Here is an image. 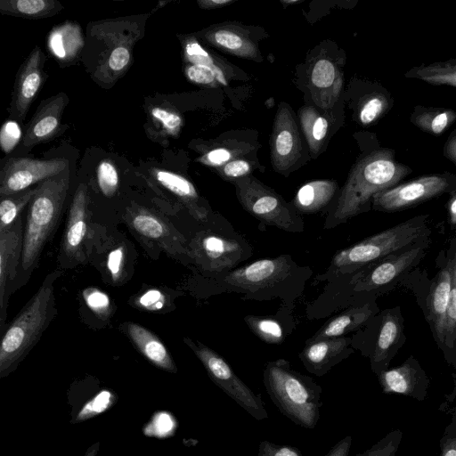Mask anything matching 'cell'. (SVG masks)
<instances>
[{"label": "cell", "instance_id": "6da1fadb", "mask_svg": "<svg viewBox=\"0 0 456 456\" xmlns=\"http://www.w3.org/2000/svg\"><path fill=\"white\" fill-rule=\"evenodd\" d=\"M412 173L395 159L393 149L377 147L358 159L341 191L335 208L324 222L325 229L346 223L372 209L373 197L391 188Z\"/></svg>", "mask_w": 456, "mask_h": 456}, {"label": "cell", "instance_id": "7a4b0ae2", "mask_svg": "<svg viewBox=\"0 0 456 456\" xmlns=\"http://www.w3.org/2000/svg\"><path fill=\"white\" fill-rule=\"evenodd\" d=\"M313 272L299 266L289 255L257 259L226 273L212 277L216 292H236L247 299L280 297L289 305L304 291Z\"/></svg>", "mask_w": 456, "mask_h": 456}, {"label": "cell", "instance_id": "3957f363", "mask_svg": "<svg viewBox=\"0 0 456 456\" xmlns=\"http://www.w3.org/2000/svg\"><path fill=\"white\" fill-rule=\"evenodd\" d=\"M428 215H419L336 252L320 281L351 275L390 254L430 239Z\"/></svg>", "mask_w": 456, "mask_h": 456}, {"label": "cell", "instance_id": "277c9868", "mask_svg": "<svg viewBox=\"0 0 456 456\" xmlns=\"http://www.w3.org/2000/svg\"><path fill=\"white\" fill-rule=\"evenodd\" d=\"M61 270L48 273L30 300L6 329L0 345V377L10 374L41 338L57 314L54 283Z\"/></svg>", "mask_w": 456, "mask_h": 456}, {"label": "cell", "instance_id": "5b68a950", "mask_svg": "<svg viewBox=\"0 0 456 456\" xmlns=\"http://www.w3.org/2000/svg\"><path fill=\"white\" fill-rule=\"evenodd\" d=\"M263 381L281 414L302 428L316 427L322 388L312 378L293 370L287 360L277 359L265 364Z\"/></svg>", "mask_w": 456, "mask_h": 456}, {"label": "cell", "instance_id": "8992f818", "mask_svg": "<svg viewBox=\"0 0 456 456\" xmlns=\"http://www.w3.org/2000/svg\"><path fill=\"white\" fill-rule=\"evenodd\" d=\"M69 183V170L67 168L37 184V192L28 206L24 226L20 265L23 277H29L37 267L45 244L58 224Z\"/></svg>", "mask_w": 456, "mask_h": 456}, {"label": "cell", "instance_id": "52a82bcc", "mask_svg": "<svg viewBox=\"0 0 456 456\" xmlns=\"http://www.w3.org/2000/svg\"><path fill=\"white\" fill-rule=\"evenodd\" d=\"M431 239L390 254L351 274L349 286L353 294L363 301L377 299L401 286L403 279L428 254Z\"/></svg>", "mask_w": 456, "mask_h": 456}, {"label": "cell", "instance_id": "ba28073f", "mask_svg": "<svg viewBox=\"0 0 456 456\" xmlns=\"http://www.w3.org/2000/svg\"><path fill=\"white\" fill-rule=\"evenodd\" d=\"M436 265L437 271L432 278L418 266L403 279L401 286L414 295L440 349L452 287L451 265L446 250L439 252Z\"/></svg>", "mask_w": 456, "mask_h": 456}, {"label": "cell", "instance_id": "9c48e42d", "mask_svg": "<svg viewBox=\"0 0 456 456\" xmlns=\"http://www.w3.org/2000/svg\"><path fill=\"white\" fill-rule=\"evenodd\" d=\"M454 191L455 174L445 171L424 175L377 193L372 200V209L385 213L400 212Z\"/></svg>", "mask_w": 456, "mask_h": 456}, {"label": "cell", "instance_id": "30bf717a", "mask_svg": "<svg viewBox=\"0 0 456 456\" xmlns=\"http://www.w3.org/2000/svg\"><path fill=\"white\" fill-rule=\"evenodd\" d=\"M237 197L243 208L265 225L289 232H302L304 221L292 205L252 179L236 183Z\"/></svg>", "mask_w": 456, "mask_h": 456}, {"label": "cell", "instance_id": "8fae6325", "mask_svg": "<svg viewBox=\"0 0 456 456\" xmlns=\"http://www.w3.org/2000/svg\"><path fill=\"white\" fill-rule=\"evenodd\" d=\"M191 259L212 277L226 273L252 255V248L240 235L204 231L191 244Z\"/></svg>", "mask_w": 456, "mask_h": 456}, {"label": "cell", "instance_id": "7c38bea8", "mask_svg": "<svg viewBox=\"0 0 456 456\" xmlns=\"http://www.w3.org/2000/svg\"><path fill=\"white\" fill-rule=\"evenodd\" d=\"M184 343L203 364L209 379L256 420L268 418L261 395L254 393L233 371L225 359L203 343L184 337Z\"/></svg>", "mask_w": 456, "mask_h": 456}, {"label": "cell", "instance_id": "4fadbf2b", "mask_svg": "<svg viewBox=\"0 0 456 456\" xmlns=\"http://www.w3.org/2000/svg\"><path fill=\"white\" fill-rule=\"evenodd\" d=\"M372 323L375 337L365 356L370 358V369L378 376L388 369L406 341L401 306L380 311L372 318Z\"/></svg>", "mask_w": 456, "mask_h": 456}, {"label": "cell", "instance_id": "5bb4252c", "mask_svg": "<svg viewBox=\"0 0 456 456\" xmlns=\"http://www.w3.org/2000/svg\"><path fill=\"white\" fill-rule=\"evenodd\" d=\"M69 168L66 159L46 160L29 158L9 159L2 168L0 175L1 197L14 194L30 188Z\"/></svg>", "mask_w": 456, "mask_h": 456}, {"label": "cell", "instance_id": "9a60e30c", "mask_svg": "<svg viewBox=\"0 0 456 456\" xmlns=\"http://www.w3.org/2000/svg\"><path fill=\"white\" fill-rule=\"evenodd\" d=\"M301 151V140L292 113L285 103H281L274 119L271 140L273 168L278 172L288 170L299 159Z\"/></svg>", "mask_w": 456, "mask_h": 456}, {"label": "cell", "instance_id": "2e32d148", "mask_svg": "<svg viewBox=\"0 0 456 456\" xmlns=\"http://www.w3.org/2000/svg\"><path fill=\"white\" fill-rule=\"evenodd\" d=\"M24 225L21 216L6 231L0 232V324L7 315L9 289L20 269Z\"/></svg>", "mask_w": 456, "mask_h": 456}, {"label": "cell", "instance_id": "e0dca14e", "mask_svg": "<svg viewBox=\"0 0 456 456\" xmlns=\"http://www.w3.org/2000/svg\"><path fill=\"white\" fill-rule=\"evenodd\" d=\"M385 394H398L424 400L429 379L420 363L410 355L400 366L387 369L378 375Z\"/></svg>", "mask_w": 456, "mask_h": 456}, {"label": "cell", "instance_id": "ac0fdd59", "mask_svg": "<svg viewBox=\"0 0 456 456\" xmlns=\"http://www.w3.org/2000/svg\"><path fill=\"white\" fill-rule=\"evenodd\" d=\"M353 353V338L344 336L305 344L299 358L308 372L322 377Z\"/></svg>", "mask_w": 456, "mask_h": 456}, {"label": "cell", "instance_id": "d6986e66", "mask_svg": "<svg viewBox=\"0 0 456 456\" xmlns=\"http://www.w3.org/2000/svg\"><path fill=\"white\" fill-rule=\"evenodd\" d=\"M379 312L377 299L359 302L328 320L306 340L305 344L326 338L344 337V335L349 332L358 330L366 326Z\"/></svg>", "mask_w": 456, "mask_h": 456}, {"label": "cell", "instance_id": "ffe728a7", "mask_svg": "<svg viewBox=\"0 0 456 456\" xmlns=\"http://www.w3.org/2000/svg\"><path fill=\"white\" fill-rule=\"evenodd\" d=\"M87 232V190L84 183L77 188L69 208L63 235L62 252L70 259L83 260V247Z\"/></svg>", "mask_w": 456, "mask_h": 456}, {"label": "cell", "instance_id": "44dd1931", "mask_svg": "<svg viewBox=\"0 0 456 456\" xmlns=\"http://www.w3.org/2000/svg\"><path fill=\"white\" fill-rule=\"evenodd\" d=\"M43 57L40 49L35 48L23 63L17 77L12 108L14 114L20 119L26 116L30 103L41 86Z\"/></svg>", "mask_w": 456, "mask_h": 456}, {"label": "cell", "instance_id": "7402d4cb", "mask_svg": "<svg viewBox=\"0 0 456 456\" xmlns=\"http://www.w3.org/2000/svg\"><path fill=\"white\" fill-rule=\"evenodd\" d=\"M130 225L137 233L144 238L159 240L167 245L168 250L186 255L191 258L190 249L186 248L184 239L176 232H173L168 224L155 214L140 209L132 214Z\"/></svg>", "mask_w": 456, "mask_h": 456}, {"label": "cell", "instance_id": "603a6c76", "mask_svg": "<svg viewBox=\"0 0 456 456\" xmlns=\"http://www.w3.org/2000/svg\"><path fill=\"white\" fill-rule=\"evenodd\" d=\"M121 329L149 362L161 370L172 373L177 372V368L171 354L153 332L138 323L131 322L123 323Z\"/></svg>", "mask_w": 456, "mask_h": 456}, {"label": "cell", "instance_id": "cb8c5ba5", "mask_svg": "<svg viewBox=\"0 0 456 456\" xmlns=\"http://www.w3.org/2000/svg\"><path fill=\"white\" fill-rule=\"evenodd\" d=\"M67 102L64 94L49 99L39 108L23 138V144L31 147L49 139L57 131Z\"/></svg>", "mask_w": 456, "mask_h": 456}, {"label": "cell", "instance_id": "d4e9b609", "mask_svg": "<svg viewBox=\"0 0 456 456\" xmlns=\"http://www.w3.org/2000/svg\"><path fill=\"white\" fill-rule=\"evenodd\" d=\"M309 80L314 101L322 108L332 106L342 85L335 64L326 58L318 59L311 69Z\"/></svg>", "mask_w": 456, "mask_h": 456}, {"label": "cell", "instance_id": "484cf974", "mask_svg": "<svg viewBox=\"0 0 456 456\" xmlns=\"http://www.w3.org/2000/svg\"><path fill=\"white\" fill-rule=\"evenodd\" d=\"M152 175L162 186L175 194L186 204L190 213L197 220L202 223L208 222L209 209L200 204L198 192L187 178L162 169H154Z\"/></svg>", "mask_w": 456, "mask_h": 456}, {"label": "cell", "instance_id": "4316f807", "mask_svg": "<svg viewBox=\"0 0 456 456\" xmlns=\"http://www.w3.org/2000/svg\"><path fill=\"white\" fill-rule=\"evenodd\" d=\"M446 253L451 265L452 287L440 350L446 362L456 367V236L450 240Z\"/></svg>", "mask_w": 456, "mask_h": 456}, {"label": "cell", "instance_id": "83f0119b", "mask_svg": "<svg viewBox=\"0 0 456 456\" xmlns=\"http://www.w3.org/2000/svg\"><path fill=\"white\" fill-rule=\"evenodd\" d=\"M338 184L332 180H315L302 185L292 206L301 214H313L323 209L333 199Z\"/></svg>", "mask_w": 456, "mask_h": 456}, {"label": "cell", "instance_id": "f1b7e54d", "mask_svg": "<svg viewBox=\"0 0 456 456\" xmlns=\"http://www.w3.org/2000/svg\"><path fill=\"white\" fill-rule=\"evenodd\" d=\"M456 121V111L450 108L416 105L410 122L419 130L440 136Z\"/></svg>", "mask_w": 456, "mask_h": 456}, {"label": "cell", "instance_id": "f546056e", "mask_svg": "<svg viewBox=\"0 0 456 456\" xmlns=\"http://www.w3.org/2000/svg\"><path fill=\"white\" fill-rule=\"evenodd\" d=\"M83 44L80 28L71 22L53 28L47 39L49 51L61 61H69L77 57Z\"/></svg>", "mask_w": 456, "mask_h": 456}, {"label": "cell", "instance_id": "4dcf8cb0", "mask_svg": "<svg viewBox=\"0 0 456 456\" xmlns=\"http://www.w3.org/2000/svg\"><path fill=\"white\" fill-rule=\"evenodd\" d=\"M206 38L216 47L234 55L254 59L257 52L253 42L239 28L218 27L209 30Z\"/></svg>", "mask_w": 456, "mask_h": 456}, {"label": "cell", "instance_id": "1f68e13d", "mask_svg": "<svg viewBox=\"0 0 456 456\" xmlns=\"http://www.w3.org/2000/svg\"><path fill=\"white\" fill-rule=\"evenodd\" d=\"M406 78L421 80L433 86H447L456 88V61L452 59L429 64H421L407 70Z\"/></svg>", "mask_w": 456, "mask_h": 456}, {"label": "cell", "instance_id": "d6a6232c", "mask_svg": "<svg viewBox=\"0 0 456 456\" xmlns=\"http://www.w3.org/2000/svg\"><path fill=\"white\" fill-rule=\"evenodd\" d=\"M394 106V98L383 86H376L366 94L358 110V119L363 126L371 125L384 117Z\"/></svg>", "mask_w": 456, "mask_h": 456}, {"label": "cell", "instance_id": "836d02e7", "mask_svg": "<svg viewBox=\"0 0 456 456\" xmlns=\"http://www.w3.org/2000/svg\"><path fill=\"white\" fill-rule=\"evenodd\" d=\"M61 4L53 0H2L0 11L4 14L25 17L42 18L55 14Z\"/></svg>", "mask_w": 456, "mask_h": 456}, {"label": "cell", "instance_id": "e575fe53", "mask_svg": "<svg viewBox=\"0 0 456 456\" xmlns=\"http://www.w3.org/2000/svg\"><path fill=\"white\" fill-rule=\"evenodd\" d=\"M299 118L309 148L317 154L328 132V121L311 106L300 110Z\"/></svg>", "mask_w": 456, "mask_h": 456}, {"label": "cell", "instance_id": "d590c367", "mask_svg": "<svg viewBox=\"0 0 456 456\" xmlns=\"http://www.w3.org/2000/svg\"><path fill=\"white\" fill-rule=\"evenodd\" d=\"M36 187L1 197L0 202V232L8 230L20 217L24 208L30 203L37 192Z\"/></svg>", "mask_w": 456, "mask_h": 456}, {"label": "cell", "instance_id": "8d00e7d4", "mask_svg": "<svg viewBox=\"0 0 456 456\" xmlns=\"http://www.w3.org/2000/svg\"><path fill=\"white\" fill-rule=\"evenodd\" d=\"M249 330L267 344L280 345L284 341L285 330L274 316L247 315L244 317Z\"/></svg>", "mask_w": 456, "mask_h": 456}, {"label": "cell", "instance_id": "74e56055", "mask_svg": "<svg viewBox=\"0 0 456 456\" xmlns=\"http://www.w3.org/2000/svg\"><path fill=\"white\" fill-rule=\"evenodd\" d=\"M115 402V394L108 389H103L83 405L74 422L84 421L95 417L110 409Z\"/></svg>", "mask_w": 456, "mask_h": 456}, {"label": "cell", "instance_id": "f35d334b", "mask_svg": "<svg viewBox=\"0 0 456 456\" xmlns=\"http://www.w3.org/2000/svg\"><path fill=\"white\" fill-rule=\"evenodd\" d=\"M98 186L106 197H112L118 190L119 176L116 167L110 160H102L96 169Z\"/></svg>", "mask_w": 456, "mask_h": 456}, {"label": "cell", "instance_id": "ab89813d", "mask_svg": "<svg viewBox=\"0 0 456 456\" xmlns=\"http://www.w3.org/2000/svg\"><path fill=\"white\" fill-rule=\"evenodd\" d=\"M86 305L99 318L107 319L112 310L109 296L97 288H87L83 291Z\"/></svg>", "mask_w": 456, "mask_h": 456}, {"label": "cell", "instance_id": "60d3db41", "mask_svg": "<svg viewBox=\"0 0 456 456\" xmlns=\"http://www.w3.org/2000/svg\"><path fill=\"white\" fill-rule=\"evenodd\" d=\"M402 431L395 429L386 435L370 448L356 456H395L402 439Z\"/></svg>", "mask_w": 456, "mask_h": 456}, {"label": "cell", "instance_id": "b9f144b4", "mask_svg": "<svg viewBox=\"0 0 456 456\" xmlns=\"http://www.w3.org/2000/svg\"><path fill=\"white\" fill-rule=\"evenodd\" d=\"M185 74L191 81L199 85H213L216 79L226 85L225 78L220 68L213 69L206 65L191 64L186 67Z\"/></svg>", "mask_w": 456, "mask_h": 456}, {"label": "cell", "instance_id": "7bdbcfd3", "mask_svg": "<svg viewBox=\"0 0 456 456\" xmlns=\"http://www.w3.org/2000/svg\"><path fill=\"white\" fill-rule=\"evenodd\" d=\"M151 115L155 122H158L164 134L175 136L179 134L183 126L182 117L175 111L162 107H155Z\"/></svg>", "mask_w": 456, "mask_h": 456}, {"label": "cell", "instance_id": "ee69618b", "mask_svg": "<svg viewBox=\"0 0 456 456\" xmlns=\"http://www.w3.org/2000/svg\"><path fill=\"white\" fill-rule=\"evenodd\" d=\"M131 57L128 43L118 45L108 53L104 67L112 74H119L128 67Z\"/></svg>", "mask_w": 456, "mask_h": 456}, {"label": "cell", "instance_id": "f6af8a7d", "mask_svg": "<svg viewBox=\"0 0 456 456\" xmlns=\"http://www.w3.org/2000/svg\"><path fill=\"white\" fill-rule=\"evenodd\" d=\"M21 129L15 120H7L1 127L0 145L5 154L10 153L21 139Z\"/></svg>", "mask_w": 456, "mask_h": 456}, {"label": "cell", "instance_id": "bcb514c9", "mask_svg": "<svg viewBox=\"0 0 456 456\" xmlns=\"http://www.w3.org/2000/svg\"><path fill=\"white\" fill-rule=\"evenodd\" d=\"M184 53L186 59L191 64H200L218 69L209 53L201 47V45L194 40L186 43L184 47Z\"/></svg>", "mask_w": 456, "mask_h": 456}, {"label": "cell", "instance_id": "7dc6e473", "mask_svg": "<svg viewBox=\"0 0 456 456\" xmlns=\"http://www.w3.org/2000/svg\"><path fill=\"white\" fill-rule=\"evenodd\" d=\"M125 247L118 246L112 249L108 256L107 269L113 282L120 281L125 264Z\"/></svg>", "mask_w": 456, "mask_h": 456}, {"label": "cell", "instance_id": "c3c4849f", "mask_svg": "<svg viewBox=\"0 0 456 456\" xmlns=\"http://www.w3.org/2000/svg\"><path fill=\"white\" fill-rule=\"evenodd\" d=\"M257 456H304L296 447L276 444L270 441H262L258 446Z\"/></svg>", "mask_w": 456, "mask_h": 456}, {"label": "cell", "instance_id": "681fc988", "mask_svg": "<svg viewBox=\"0 0 456 456\" xmlns=\"http://www.w3.org/2000/svg\"><path fill=\"white\" fill-rule=\"evenodd\" d=\"M136 305L147 311H159L165 304L164 294L159 289H149L136 300Z\"/></svg>", "mask_w": 456, "mask_h": 456}, {"label": "cell", "instance_id": "f907efd6", "mask_svg": "<svg viewBox=\"0 0 456 456\" xmlns=\"http://www.w3.org/2000/svg\"><path fill=\"white\" fill-rule=\"evenodd\" d=\"M250 171V165L248 161L236 159L230 161L222 167V173L229 178H239Z\"/></svg>", "mask_w": 456, "mask_h": 456}, {"label": "cell", "instance_id": "816d5d0a", "mask_svg": "<svg viewBox=\"0 0 456 456\" xmlns=\"http://www.w3.org/2000/svg\"><path fill=\"white\" fill-rule=\"evenodd\" d=\"M232 158V153L224 148H217L203 156L201 161L208 165L221 166Z\"/></svg>", "mask_w": 456, "mask_h": 456}, {"label": "cell", "instance_id": "f5cc1de1", "mask_svg": "<svg viewBox=\"0 0 456 456\" xmlns=\"http://www.w3.org/2000/svg\"><path fill=\"white\" fill-rule=\"evenodd\" d=\"M352 445V436H346L337 442L324 456H348Z\"/></svg>", "mask_w": 456, "mask_h": 456}, {"label": "cell", "instance_id": "db71d44e", "mask_svg": "<svg viewBox=\"0 0 456 456\" xmlns=\"http://www.w3.org/2000/svg\"><path fill=\"white\" fill-rule=\"evenodd\" d=\"M443 155L456 167V128L447 137L443 148Z\"/></svg>", "mask_w": 456, "mask_h": 456}, {"label": "cell", "instance_id": "11a10c76", "mask_svg": "<svg viewBox=\"0 0 456 456\" xmlns=\"http://www.w3.org/2000/svg\"><path fill=\"white\" fill-rule=\"evenodd\" d=\"M446 209L450 229L451 231H456V191L449 194Z\"/></svg>", "mask_w": 456, "mask_h": 456}, {"label": "cell", "instance_id": "9f6ffc18", "mask_svg": "<svg viewBox=\"0 0 456 456\" xmlns=\"http://www.w3.org/2000/svg\"><path fill=\"white\" fill-rule=\"evenodd\" d=\"M439 456H456V436H445L441 440Z\"/></svg>", "mask_w": 456, "mask_h": 456}, {"label": "cell", "instance_id": "6f0895ef", "mask_svg": "<svg viewBox=\"0 0 456 456\" xmlns=\"http://www.w3.org/2000/svg\"><path fill=\"white\" fill-rule=\"evenodd\" d=\"M232 2L231 0H201L198 1V4L203 9H213L223 7Z\"/></svg>", "mask_w": 456, "mask_h": 456}, {"label": "cell", "instance_id": "680465c9", "mask_svg": "<svg viewBox=\"0 0 456 456\" xmlns=\"http://www.w3.org/2000/svg\"><path fill=\"white\" fill-rule=\"evenodd\" d=\"M99 443H95L91 447L88 448L86 451L85 456H96L98 450H99Z\"/></svg>", "mask_w": 456, "mask_h": 456}, {"label": "cell", "instance_id": "91938a15", "mask_svg": "<svg viewBox=\"0 0 456 456\" xmlns=\"http://www.w3.org/2000/svg\"><path fill=\"white\" fill-rule=\"evenodd\" d=\"M281 2L284 3V4H296L298 1L297 0H292V1L291 0H282Z\"/></svg>", "mask_w": 456, "mask_h": 456}, {"label": "cell", "instance_id": "94428289", "mask_svg": "<svg viewBox=\"0 0 456 456\" xmlns=\"http://www.w3.org/2000/svg\"><path fill=\"white\" fill-rule=\"evenodd\" d=\"M452 60L453 61H456V58H452Z\"/></svg>", "mask_w": 456, "mask_h": 456}]
</instances>
